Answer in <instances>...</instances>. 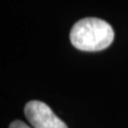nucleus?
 I'll return each instance as SVG.
<instances>
[{
  "label": "nucleus",
  "instance_id": "3",
  "mask_svg": "<svg viewBox=\"0 0 128 128\" xmlns=\"http://www.w3.org/2000/svg\"><path fill=\"white\" fill-rule=\"evenodd\" d=\"M10 128H30V127L22 121H14L13 123H11Z\"/></svg>",
  "mask_w": 128,
  "mask_h": 128
},
{
  "label": "nucleus",
  "instance_id": "1",
  "mask_svg": "<svg viewBox=\"0 0 128 128\" xmlns=\"http://www.w3.org/2000/svg\"><path fill=\"white\" fill-rule=\"evenodd\" d=\"M73 46L82 51H99L110 46L114 31L107 22L99 18L86 17L80 19L70 30Z\"/></svg>",
  "mask_w": 128,
  "mask_h": 128
},
{
  "label": "nucleus",
  "instance_id": "2",
  "mask_svg": "<svg viewBox=\"0 0 128 128\" xmlns=\"http://www.w3.org/2000/svg\"><path fill=\"white\" fill-rule=\"evenodd\" d=\"M25 115L34 128H67L45 102L31 100L25 106Z\"/></svg>",
  "mask_w": 128,
  "mask_h": 128
}]
</instances>
